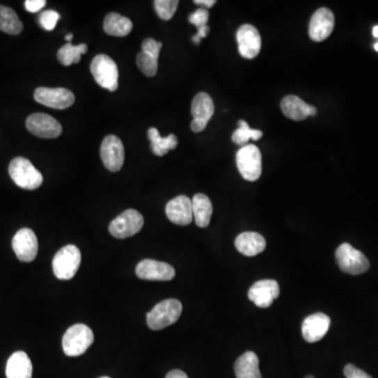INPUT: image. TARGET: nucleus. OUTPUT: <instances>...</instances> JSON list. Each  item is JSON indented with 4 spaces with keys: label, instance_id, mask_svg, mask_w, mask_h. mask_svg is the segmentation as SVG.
Returning a JSON list of instances; mask_svg holds the SVG:
<instances>
[{
    "label": "nucleus",
    "instance_id": "f257e3e1",
    "mask_svg": "<svg viewBox=\"0 0 378 378\" xmlns=\"http://www.w3.org/2000/svg\"><path fill=\"white\" fill-rule=\"evenodd\" d=\"M10 177L18 187L26 191H34L43 183L40 171L28 159L17 157L13 159L9 166Z\"/></svg>",
    "mask_w": 378,
    "mask_h": 378
},
{
    "label": "nucleus",
    "instance_id": "f03ea898",
    "mask_svg": "<svg viewBox=\"0 0 378 378\" xmlns=\"http://www.w3.org/2000/svg\"><path fill=\"white\" fill-rule=\"evenodd\" d=\"M181 301L175 299H164L157 304L146 315L148 326L152 330H162L175 324L182 314Z\"/></svg>",
    "mask_w": 378,
    "mask_h": 378
},
{
    "label": "nucleus",
    "instance_id": "7ed1b4c3",
    "mask_svg": "<svg viewBox=\"0 0 378 378\" xmlns=\"http://www.w3.org/2000/svg\"><path fill=\"white\" fill-rule=\"evenodd\" d=\"M94 342L92 329L84 324H76L65 332L62 338V348L67 356L76 357L84 354Z\"/></svg>",
    "mask_w": 378,
    "mask_h": 378
},
{
    "label": "nucleus",
    "instance_id": "20e7f679",
    "mask_svg": "<svg viewBox=\"0 0 378 378\" xmlns=\"http://www.w3.org/2000/svg\"><path fill=\"white\" fill-rule=\"evenodd\" d=\"M81 263V252L75 245H67L56 253L53 259V271L58 280H72Z\"/></svg>",
    "mask_w": 378,
    "mask_h": 378
},
{
    "label": "nucleus",
    "instance_id": "39448f33",
    "mask_svg": "<svg viewBox=\"0 0 378 378\" xmlns=\"http://www.w3.org/2000/svg\"><path fill=\"white\" fill-rule=\"evenodd\" d=\"M90 72L101 88L109 92L117 90L119 72L116 62L104 54L97 55L90 63Z\"/></svg>",
    "mask_w": 378,
    "mask_h": 378
},
{
    "label": "nucleus",
    "instance_id": "423d86ee",
    "mask_svg": "<svg viewBox=\"0 0 378 378\" xmlns=\"http://www.w3.org/2000/svg\"><path fill=\"white\" fill-rule=\"evenodd\" d=\"M336 258L340 270L346 274L359 276L369 270L370 263L365 255L350 244H342L336 249Z\"/></svg>",
    "mask_w": 378,
    "mask_h": 378
},
{
    "label": "nucleus",
    "instance_id": "0eeeda50",
    "mask_svg": "<svg viewBox=\"0 0 378 378\" xmlns=\"http://www.w3.org/2000/svg\"><path fill=\"white\" fill-rule=\"evenodd\" d=\"M237 166L247 181H257L262 175V155L259 148L252 144L244 145L237 154Z\"/></svg>",
    "mask_w": 378,
    "mask_h": 378
},
{
    "label": "nucleus",
    "instance_id": "6e6552de",
    "mask_svg": "<svg viewBox=\"0 0 378 378\" xmlns=\"http://www.w3.org/2000/svg\"><path fill=\"white\" fill-rule=\"evenodd\" d=\"M143 216L136 210H127L113 219L109 230L116 239H126L137 235L143 228Z\"/></svg>",
    "mask_w": 378,
    "mask_h": 378
},
{
    "label": "nucleus",
    "instance_id": "1a4fd4ad",
    "mask_svg": "<svg viewBox=\"0 0 378 378\" xmlns=\"http://www.w3.org/2000/svg\"><path fill=\"white\" fill-rule=\"evenodd\" d=\"M26 125L31 134L42 139H55L62 133L61 124L47 113H33L26 119Z\"/></svg>",
    "mask_w": 378,
    "mask_h": 378
},
{
    "label": "nucleus",
    "instance_id": "9d476101",
    "mask_svg": "<svg viewBox=\"0 0 378 378\" xmlns=\"http://www.w3.org/2000/svg\"><path fill=\"white\" fill-rule=\"evenodd\" d=\"M34 99L40 104L55 109H65L75 102V95L63 88H38L34 93Z\"/></svg>",
    "mask_w": 378,
    "mask_h": 378
},
{
    "label": "nucleus",
    "instance_id": "9b49d317",
    "mask_svg": "<svg viewBox=\"0 0 378 378\" xmlns=\"http://www.w3.org/2000/svg\"><path fill=\"white\" fill-rule=\"evenodd\" d=\"M12 247L19 261L30 263L38 253V239L32 229L22 228L14 235Z\"/></svg>",
    "mask_w": 378,
    "mask_h": 378
},
{
    "label": "nucleus",
    "instance_id": "f8f14e48",
    "mask_svg": "<svg viewBox=\"0 0 378 378\" xmlns=\"http://www.w3.org/2000/svg\"><path fill=\"white\" fill-rule=\"evenodd\" d=\"M100 156L103 164L111 173H117L123 166L124 148L117 136H107L101 144Z\"/></svg>",
    "mask_w": 378,
    "mask_h": 378
},
{
    "label": "nucleus",
    "instance_id": "ddd939ff",
    "mask_svg": "<svg viewBox=\"0 0 378 378\" xmlns=\"http://www.w3.org/2000/svg\"><path fill=\"white\" fill-rule=\"evenodd\" d=\"M237 45L242 57L253 59L262 49V38L257 28L251 24H243L237 32Z\"/></svg>",
    "mask_w": 378,
    "mask_h": 378
},
{
    "label": "nucleus",
    "instance_id": "4468645a",
    "mask_svg": "<svg viewBox=\"0 0 378 378\" xmlns=\"http://www.w3.org/2000/svg\"><path fill=\"white\" fill-rule=\"evenodd\" d=\"M136 274L141 280L167 282L175 278V270L173 266L164 262L146 259L138 264Z\"/></svg>",
    "mask_w": 378,
    "mask_h": 378
},
{
    "label": "nucleus",
    "instance_id": "2eb2a0df",
    "mask_svg": "<svg viewBox=\"0 0 378 378\" xmlns=\"http://www.w3.org/2000/svg\"><path fill=\"white\" fill-rule=\"evenodd\" d=\"M334 24H336V18L331 10L328 8H321L310 19V38L317 42L325 40L333 32Z\"/></svg>",
    "mask_w": 378,
    "mask_h": 378
},
{
    "label": "nucleus",
    "instance_id": "dca6fc26",
    "mask_svg": "<svg viewBox=\"0 0 378 378\" xmlns=\"http://www.w3.org/2000/svg\"><path fill=\"white\" fill-rule=\"evenodd\" d=\"M280 295V286L274 280H262L250 287L248 297L259 308H268Z\"/></svg>",
    "mask_w": 378,
    "mask_h": 378
},
{
    "label": "nucleus",
    "instance_id": "f3484780",
    "mask_svg": "<svg viewBox=\"0 0 378 378\" xmlns=\"http://www.w3.org/2000/svg\"><path fill=\"white\" fill-rule=\"evenodd\" d=\"M165 212L173 224L186 226L193 222V203L186 196H179L171 200L165 207Z\"/></svg>",
    "mask_w": 378,
    "mask_h": 378
},
{
    "label": "nucleus",
    "instance_id": "a211bd4d",
    "mask_svg": "<svg viewBox=\"0 0 378 378\" xmlns=\"http://www.w3.org/2000/svg\"><path fill=\"white\" fill-rule=\"evenodd\" d=\"M330 317L325 313H314L306 317L301 325V334L307 342H320L330 328Z\"/></svg>",
    "mask_w": 378,
    "mask_h": 378
},
{
    "label": "nucleus",
    "instance_id": "6ab92c4d",
    "mask_svg": "<svg viewBox=\"0 0 378 378\" xmlns=\"http://www.w3.org/2000/svg\"><path fill=\"white\" fill-rule=\"evenodd\" d=\"M281 107L284 115L294 121H303L308 117L317 115V109L313 105L308 104L294 95L285 97L281 103Z\"/></svg>",
    "mask_w": 378,
    "mask_h": 378
},
{
    "label": "nucleus",
    "instance_id": "aec40b11",
    "mask_svg": "<svg viewBox=\"0 0 378 378\" xmlns=\"http://www.w3.org/2000/svg\"><path fill=\"white\" fill-rule=\"evenodd\" d=\"M235 245L237 251L245 257H255L265 250L266 241L260 233L246 231L237 235Z\"/></svg>",
    "mask_w": 378,
    "mask_h": 378
},
{
    "label": "nucleus",
    "instance_id": "412c9836",
    "mask_svg": "<svg viewBox=\"0 0 378 378\" xmlns=\"http://www.w3.org/2000/svg\"><path fill=\"white\" fill-rule=\"evenodd\" d=\"M6 375L7 378H32V361L26 352L17 351L10 356L6 367Z\"/></svg>",
    "mask_w": 378,
    "mask_h": 378
},
{
    "label": "nucleus",
    "instance_id": "4be33fe9",
    "mask_svg": "<svg viewBox=\"0 0 378 378\" xmlns=\"http://www.w3.org/2000/svg\"><path fill=\"white\" fill-rule=\"evenodd\" d=\"M235 373L237 378H262L259 357L252 351L244 353L235 363Z\"/></svg>",
    "mask_w": 378,
    "mask_h": 378
},
{
    "label": "nucleus",
    "instance_id": "5701e85b",
    "mask_svg": "<svg viewBox=\"0 0 378 378\" xmlns=\"http://www.w3.org/2000/svg\"><path fill=\"white\" fill-rule=\"evenodd\" d=\"M214 113V104L212 97L206 93H199L196 95L193 102H191V115H193L194 120L208 124V121L212 119Z\"/></svg>",
    "mask_w": 378,
    "mask_h": 378
},
{
    "label": "nucleus",
    "instance_id": "b1692460",
    "mask_svg": "<svg viewBox=\"0 0 378 378\" xmlns=\"http://www.w3.org/2000/svg\"><path fill=\"white\" fill-rule=\"evenodd\" d=\"M193 214L196 224L201 228L210 225L212 216V203L210 198L204 194H197L191 200Z\"/></svg>",
    "mask_w": 378,
    "mask_h": 378
},
{
    "label": "nucleus",
    "instance_id": "393cba45",
    "mask_svg": "<svg viewBox=\"0 0 378 378\" xmlns=\"http://www.w3.org/2000/svg\"><path fill=\"white\" fill-rule=\"evenodd\" d=\"M103 29L111 36H127L133 30V22L129 18L120 15L119 13H109L105 17Z\"/></svg>",
    "mask_w": 378,
    "mask_h": 378
},
{
    "label": "nucleus",
    "instance_id": "a878e982",
    "mask_svg": "<svg viewBox=\"0 0 378 378\" xmlns=\"http://www.w3.org/2000/svg\"><path fill=\"white\" fill-rule=\"evenodd\" d=\"M148 139L152 142V152L156 156L163 157L166 155L169 150H175L178 145V138L175 135L167 136L162 138L159 134V131L155 127L148 129Z\"/></svg>",
    "mask_w": 378,
    "mask_h": 378
},
{
    "label": "nucleus",
    "instance_id": "bb28decb",
    "mask_svg": "<svg viewBox=\"0 0 378 378\" xmlns=\"http://www.w3.org/2000/svg\"><path fill=\"white\" fill-rule=\"evenodd\" d=\"M24 30V24L11 8L0 6V31L10 35H18Z\"/></svg>",
    "mask_w": 378,
    "mask_h": 378
},
{
    "label": "nucleus",
    "instance_id": "cd10ccee",
    "mask_svg": "<svg viewBox=\"0 0 378 378\" xmlns=\"http://www.w3.org/2000/svg\"><path fill=\"white\" fill-rule=\"evenodd\" d=\"M86 52H88V45L86 43L78 45L67 43L58 51L57 58L61 65L70 67L74 63H78L81 59V56Z\"/></svg>",
    "mask_w": 378,
    "mask_h": 378
},
{
    "label": "nucleus",
    "instance_id": "c85d7f7f",
    "mask_svg": "<svg viewBox=\"0 0 378 378\" xmlns=\"http://www.w3.org/2000/svg\"><path fill=\"white\" fill-rule=\"evenodd\" d=\"M263 133L260 129H250L247 122L241 120L239 122V129L233 134V141L237 145L244 146L250 139L257 141L261 139Z\"/></svg>",
    "mask_w": 378,
    "mask_h": 378
},
{
    "label": "nucleus",
    "instance_id": "c756f323",
    "mask_svg": "<svg viewBox=\"0 0 378 378\" xmlns=\"http://www.w3.org/2000/svg\"><path fill=\"white\" fill-rule=\"evenodd\" d=\"M158 59L159 58L148 55L141 51L137 56L138 68L144 75L148 77H154L158 72Z\"/></svg>",
    "mask_w": 378,
    "mask_h": 378
},
{
    "label": "nucleus",
    "instance_id": "7c9ffc66",
    "mask_svg": "<svg viewBox=\"0 0 378 378\" xmlns=\"http://www.w3.org/2000/svg\"><path fill=\"white\" fill-rule=\"evenodd\" d=\"M154 3L157 14L163 20H171L179 6L178 0H156Z\"/></svg>",
    "mask_w": 378,
    "mask_h": 378
},
{
    "label": "nucleus",
    "instance_id": "2f4dec72",
    "mask_svg": "<svg viewBox=\"0 0 378 378\" xmlns=\"http://www.w3.org/2000/svg\"><path fill=\"white\" fill-rule=\"evenodd\" d=\"M60 19V14L58 12L49 10L42 12L39 16V24L45 31H53L57 26L58 20Z\"/></svg>",
    "mask_w": 378,
    "mask_h": 378
},
{
    "label": "nucleus",
    "instance_id": "473e14b6",
    "mask_svg": "<svg viewBox=\"0 0 378 378\" xmlns=\"http://www.w3.org/2000/svg\"><path fill=\"white\" fill-rule=\"evenodd\" d=\"M208 19H210V12L205 9H198L189 15V22L194 26H197V29L203 28L207 26Z\"/></svg>",
    "mask_w": 378,
    "mask_h": 378
},
{
    "label": "nucleus",
    "instance_id": "72a5a7b5",
    "mask_svg": "<svg viewBox=\"0 0 378 378\" xmlns=\"http://www.w3.org/2000/svg\"><path fill=\"white\" fill-rule=\"evenodd\" d=\"M161 49H162V43L155 40V39H145L142 42V52L148 54V55L154 56V57L159 58Z\"/></svg>",
    "mask_w": 378,
    "mask_h": 378
},
{
    "label": "nucleus",
    "instance_id": "f704fd0d",
    "mask_svg": "<svg viewBox=\"0 0 378 378\" xmlns=\"http://www.w3.org/2000/svg\"><path fill=\"white\" fill-rule=\"evenodd\" d=\"M344 374L347 378H372L369 374L355 367L354 365H351V363L345 367Z\"/></svg>",
    "mask_w": 378,
    "mask_h": 378
},
{
    "label": "nucleus",
    "instance_id": "c9c22d12",
    "mask_svg": "<svg viewBox=\"0 0 378 378\" xmlns=\"http://www.w3.org/2000/svg\"><path fill=\"white\" fill-rule=\"evenodd\" d=\"M47 5L45 0H26L24 3V8L30 13H37L41 11Z\"/></svg>",
    "mask_w": 378,
    "mask_h": 378
},
{
    "label": "nucleus",
    "instance_id": "e433bc0d",
    "mask_svg": "<svg viewBox=\"0 0 378 378\" xmlns=\"http://www.w3.org/2000/svg\"><path fill=\"white\" fill-rule=\"evenodd\" d=\"M210 26H203V28L198 29V33L197 35H195V36L193 37V41L196 43V45H199L200 42H201L202 38H205L206 36H207L208 33H210Z\"/></svg>",
    "mask_w": 378,
    "mask_h": 378
},
{
    "label": "nucleus",
    "instance_id": "4c0bfd02",
    "mask_svg": "<svg viewBox=\"0 0 378 378\" xmlns=\"http://www.w3.org/2000/svg\"><path fill=\"white\" fill-rule=\"evenodd\" d=\"M194 3H195V5L200 6L201 9L208 10L216 5V0H195Z\"/></svg>",
    "mask_w": 378,
    "mask_h": 378
},
{
    "label": "nucleus",
    "instance_id": "58836bf2",
    "mask_svg": "<svg viewBox=\"0 0 378 378\" xmlns=\"http://www.w3.org/2000/svg\"><path fill=\"white\" fill-rule=\"evenodd\" d=\"M165 378H189L183 371L181 370H173L169 372Z\"/></svg>",
    "mask_w": 378,
    "mask_h": 378
},
{
    "label": "nucleus",
    "instance_id": "ea45409f",
    "mask_svg": "<svg viewBox=\"0 0 378 378\" xmlns=\"http://www.w3.org/2000/svg\"><path fill=\"white\" fill-rule=\"evenodd\" d=\"M372 33H373V36L375 37V38H378V26H374ZM374 49H375L376 52H378V42H376L375 45H374Z\"/></svg>",
    "mask_w": 378,
    "mask_h": 378
},
{
    "label": "nucleus",
    "instance_id": "a19ab883",
    "mask_svg": "<svg viewBox=\"0 0 378 378\" xmlns=\"http://www.w3.org/2000/svg\"><path fill=\"white\" fill-rule=\"evenodd\" d=\"M74 35L72 34V33H70V34H68L67 36H65V40L68 41V42L71 43L72 39H73Z\"/></svg>",
    "mask_w": 378,
    "mask_h": 378
},
{
    "label": "nucleus",
    "instance_id": "79ce46f5",
    "mask_svg": "<svg viewBox=\"0 0 378 378\" xmlns=\"http://www.w3.org/2000/svg\"><path fill=\"white\" fill-rule=\"evenodd\" d=\"M305 378H315V377H314V376H312V375H308V376H306Z\"/></svg>",
    "mask_w": 378,
    "mask_h": 378
},
{
    "label": "nucleus",
    "instance_id": "37998d69",
    "mask_svg": "<svg viewBox=\"0 0 378 378\" xmlns=\"http://www.w3.org/2000/svg\"><path fill=\"white\" fill-rule=\"evenodd\" d=\"M100 378H111V377H107V376H103V377H100Z\"/></svg>",
    "mask_w": 378,
    "mask_h": 378
}]
</instances>
